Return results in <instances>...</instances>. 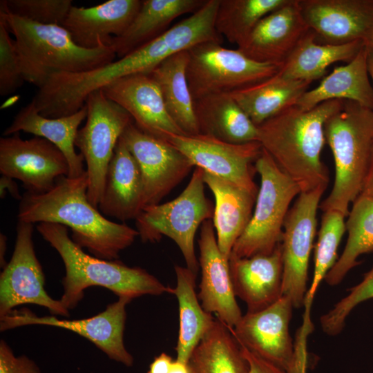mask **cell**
Returning <instances> with one entry per match:
<instances>
[{
	"mask_svg": "<svg viewBox=\"0 0 373 373\" xmlns=\"http://www.w3.org/2000/svg\"><path fill=\"white\" fill-rule=\"evenodd\" d=\"M87 173L75 178H59L42 194L26 191L20 200L18 220L28 223L52 222L69 227L72 240L91 255L115 260L139 236L137 229L106 218L88 198Z\"/></svg>",
	"mask_w": 373,
	"mask_h": 373,
	"instance_id": "1",
	"label": "cell"
},
{
	"mask_svg": "<svg viewBox=\"0 0 373 373\" xmlns=\"http://www.w3.org/2000/svg\"><path fill=\"white\" fill-rule=\"evenodd\" d=\"M343 102L328 100L308 110L294 105L258 126V142L301 192L327 186L329 173L321 160L324 125Z\"/></svg>",
	"mask_w": 373,
	"mask_h": 373,
	"instance_id": "2",
	"label": "cell"
},
{
	"mask_svg": "<svg viewBox=\"0 0 373 373\" xmlns=\"http://www.w3.org/2000/svg\"><path fill=\"white\" fill-rule=\"evenodd\" d=\"M37 229L64 262L66 273L60 300L68 310L75 308L83 298L84 290L93 286L106 288L118 297L131 300L144 295L173 294L174 288L164 285L142 268L86 254L69 237L64 225L40 222Z\"/></svg>",
	"mask_w": 373,
	"mask_h": 373,
	"instance_id": "3",
	"label": "cell"
},
{
	"mask_svg": "<svg viewBox=\"0 0 373 373\" xmlns=\"http://www.w3.org/2000/svg\"><path fill=\"white\" fill-rule=\"evenodd\" d=\"M15 44L26 82L38 88L59 73L95 70L115 61L111 46L86 49L73 41L62 26L35 23L0 8Z\"/></svg>",
	"mask_w": 373,
	"mask_h": 373,
	"instance_id": "4",
	"label": "cell"
},
{
	"mask_svg": "<svg viewBox=\"0 0 373 373\" xmlns=\"http://www.w3.org/2000/svg\"><path fill=\"white\" fill-rule=\"evenodd\" d=\"M325 142L334 157L332 189L319 204L324 212L337 211L345 217L350 203L361 194L373 153V111L344 100L324 125Z\"/></svg>",
	"mask_w": 373,
	"mask_h": 373,
	"instance_id": "5",
	"label": "cell"
},
{
	"mask_svg": "<svg viewBox=\"0 0 373 373\" xmlns=\"http://www.w3.org/2000/svg\"><path fill=\"white\" fill-rule=\"evenodd\" d=\"M204 171L195 167L186 186L175 199L147 206L135 220L144 242H156L162 236L179 247L186 267L198 274L200 268L194 240L200 225L213 216L214 207L204 193Z\"/></svg>",
	"mask_w": 373,
	"mask_h": 373,
	"instance_id": "6",
	"label": "cell"
},
{
	"mask_svg": "<svg viewBox=\"0 0 373 373\" xmlns=\"http://www.w3.org/2000/svg\"><path fill=\"white\" fill-rule=\"evenodd\" d=\"M254 166L260 176L254 210L230 257L249 258L272 253L281 243L289 205L301 192L263 148Z\"/></svg>",
	"mask_w": 373,
	"mask_h": 373,
	"instance_id": "7",
	"label": "cell"
},
{
	"mask_svg": "<svg viewBox=\"0 0 373 373\" xmlns=\"http://www.w3.org/2000/svg\"><path fill=\"white\" fill-rule=\"evenodd\" d=\"M187 51L186 76L194 100L254 85L274 76L280 68L252 60L238 49L222 46L219 41L204 42Z\"/></svg>",
	"mask_w": 373,
	"mask_h": 373,
	"instance_id": "8",
	"label": "cell"
},
{
	"mask_svg": "<svg viewBox=\"0 0 373 373\" xmlns=\"http://www.w3.org/2000/svg\"><path fill=\"white\" fill-rule=\"evenodd\" d=\"M85 104L86 122L79 129L75 145L86 164L88 198L98 208L106 173L115 146L126 128L133 120L125 109L108 99L102 89L90 93Z\"/></svg>",
	"mask_w": 373,
	"mask_h": 373,
	"instance_id": "9",
	"label": "cell"
},
{
	"mask_svg": "<svg viewBox=\"0 0 373 373\" xmlns=\"http://www.w3.org/2000/svg\"><path fill=\"white\" fill-rule=\"evenodd\" d=\"M327 187L300 192L285 218L281 241L283 296L294 308L303 306L307 292V271L316 235V213Z\"/></svg>",
	"mask_w": 373,
	"mask_h": 373,
	"instance_id": "10",
	"label": "cell"
},
{
	"mask_svg": "<svg viewBox=\"0 0 373 373\" xmlns=\"http://www.w3.org/2000/svg\"><path fill=\"white\" fill-rule=\"evenodd\" d=\"M32 233L33 224L18 222L12 257L0 275V317L24 304L39 305L52 315L68 317L69 310L44 289V274L35 254Z\"/></svg>",
	"mask_w": 373,
	"mask_h": 373,
	"instance_id": "11",
	"label": "cell"
},
{
	"mask_svg": "<svg viewBox=\"0 0 373 373\" xmlns=\"http://www.w3.org/2000/svg\"><path fill=\"white\" fill-rule=\"evenodd\" d=\"M126 297L108 305L98 314L84 319L66 320L56 316H38L27 308L14 309L0 317V330L5 332L17 327L40 325L72 331L92 342L111 360L126 367L133 365L134 358L124 343L126 319V305L131 301Z\"/></svg>",
	"mask_w": 373,
	"mask_h": 373,
	"instance_id": "12",
	"label": "cell"
},
{
	"mask_svg": "<svg viewBox=\"0 0 373 373\" xmlns=\"http://www.w3.org/2000/svg\"><path fill=\"white\" fill-rule=\"evenodd\" d=\"M164 140L182 153L194 166L257 195L252 164L262 151L260 142L237 144L203 134L173 133L167 134Z\"/></svg>",
	"mask_w": 373,
	"mask_h": 373,
	"instance_id": "13",
	"label": "cell"
},
{
	"mask_svg": "<svg viewBox=\"0 0 373 373\" xmlns=\"http://www.w3.org/2000/svg\"><path fill=\"white\" fill-rule=\"evenodd\" d=\"M121 138L141 171L144 208L160 203L194 166L177 149L164 140L145 133L134 122L126 128Z\"/></svg>",
	"mask_w": 373,
	"mask_h": 373,
	"instance_id": "14",
	"label": "cell"
},
{
	"mask_svg": "<svg viewBox=\"0 0 373 373\" xmlns=\"http://www.w3.org/2000/svg\"><path fill=\"white\" fill-rule=\"evenodd\" d=\"M68 171L64 153L43 137L23 140L17 133L0 138L1 174L20 180L28 193L49 191Z\"/></svg>",
	"mask_w": 373,
	"mask_h": 373,
	"instance_id": "15",
	"label": "cell"
},
{
	"mask_svg": "<svg viewBox=\"0 0 373 373\" xmlns=\"http://www.w3.org/2000/svg\"><path fill=\"white\" fill-rule=\"evenodd\" d=\"M293 308L291 300L283 296L265 309L247 312L228 327L241 346L287 372L295 354L289 329Z\"/></svg>",
	"mask_w": 373,
	"mask_h": 373,
	"instance_id": "16",
	"label": "cell"
},
{
	"mask_svg": "<svg viewBox=\"0 0 373 373\" xmlns=\"http://www.w3.org/2000/svg\"><path fill=\"white\" fill-rule=\"evenodd\" d=\"M298 4L321 44H365L373 30V0H298Z\"/></svg>",
	"mask_w": 373,
	"mask_h": 373,
	"instance_id": "17",
	"label": "cell"
},
{
	"mask_svg": "<svg viewBox=\"0 0 373 373\" xmlns=\"http://www.w3.org/2000/svg\"><path fill=\"white\" fill-rule=\"evenodd\" d=\"M101 89L145 133L162 140L169 133L185 135L169 115L160 88L149 73L129 75Z\"/></svg>",
	"mask_w": 373,
	"mask_h": 373,
	"instance_id": "18",
	"label": "cell"
},
{
	"mask_svg": "<svg viewBox=\"0 0 373 373\" xmlns=\"http://www.w3.org/2000/svg\"><path fill=\"white\" fill-rule=\"evenodd\" d=\"M201 281L198 299L202 308L229 327H233L242 314L236 300L229 260L221 253L212 220L201 225L198 240Z\"/></svg>",
	"mask_w": 373,
	"mask_h": 373,
	"instance_id": "19",
	"label": "cell"
},
{
	"mask_svg": "<svg viewBox=\"0 0 373 373\" xmlns=\"http://www.w3.org/2000/svg\"><path fill=\"white\" fill-rule=\"evenodd\" d=\"M298 0L264 17L238 50L252 60L281 66L309 31Z\"/></svg>",
	"mask_w": 373,
	"mask_h": 373,
	"instance_id": "20",
	"label": "cell"
},
{
	"mask_svg": "<svg viewBox=\"0 0 373 373\" xmlns=\"http://www.w3.org/2000/svg\"><path fill=\"white\" fill-rule=\"evenodd\" d=\"M142 1L109 0L97 6L70 8L62 26L78 46L95 49L111 46L121 36L139 12Z\"/></svg>",
	"mask_w": 373,
	"mask_h": 373,
	"instance_id": "21",
	"label": "cell"
},
{
	"mask_svg": "<svg viewBox=\"0 0 373 373\" xmlns=\"http://www.w3.org/2000/svg\"><path fill=\"white\" fill-rule=\"evenodd\" d=\"M229 265L235 295L245 303L247 312L265 309L283 296L281 243L270 254L231 256Z\"/></svg>",
	"mask_w": 373,
	"mask_h": 373,
	"instance_id": "22",
	"label": "cell"
},
{
	"mask_svg": "<svg viewBox=\"0 0 373 373\" xmlns=\"http://www.w3.org/2000/svg\"><path fill=\"white\" fill-rule=\"evenodd\" d=\"M98 208L104 216L122 222L136 220L144 208L141 171L121 137L107 169Z\"/></svg>",
	"mask_w": 373,
	"mask_h": 373,
	"instance_id": "23",
	"label": "cell"
},
{
	"mask_svg": "<svg viewBox=\"0 0 373 373\" xmlns=\"http://www.w3.org/2000/svg\"><path fill=\"white\" fill-rule=\"evenodd\" d=\"M86 116L87 107L84 104L73 115L58 118L46 117L39 114L31 101L17 113L3 136L23 131L48 140L66 157L69 166L68 177L75 178L86 173L84 157L76 152L75 141L79 126Z\"/></svg>",
	"mask_w": 373,
	"mask_h": 373,
	"instance_id": "24",
	"label": "cell"
},
{
	"mask_svg": "<svg viewBox=\"0 0 373 373\" xmlns=\"http://www.w3.org/2000/svg\"><path fill=\"white\" fill-rule=\"evenodd\" d=\"M203 175L215 198L212 222L217 243L222 254L229 260L236 242L251 220L257 195L205 171Z\"/></svg>",
	"mask_w": 373,
	"mask_h": 373,
	"instance_id": "25",
	"label": "cell"
},
{
	"mask_svg": "<svg viewBox=\"0 0 373 373\" xmlns=\"http://www.w3.org/2000/svg\"><path fill=\"white\" fill-rule=\"evenodd\" d=\"M367 57L368 49L364 45L351 61L335 68L318 86L307 90L296 106L308 110L325 101L341 99L356 102L373 111V84Z\"/></svg>",
	"mask_w": 373,
	"mask_h": 373,
	"instance_id": "26",
	"label": "cell"
},
{
	"mask_svg": "<svg viewBox=\"0 0 373 373\" xmlns=\"http://www.w3.org/2000/svg\"><path fill=\"white\" fill-rule=\"evenodd\" d=\"M206 1L144 0L131 24L121 36L113 37L111 46L122 58L162 35L175 19L196 12Z\"/></svg>",
	"mask_w": 373,
	"mask_h": 373,
	"instance_id": "27",
	"label": "cell"
},
{
	"mask_svg": "<svg viewBox=\"0 0 373 373\" xmlns=\"http://www.w3.org/2000/svg\"><path fill=\"white\" fill-rule=\"evenodd\" d=\"M200 134L231 144L258 141V130L229 93L194 100Z\"/></svg>",
	"mask_w": 373,
	"mask_h": 373,
	"instance_id": "28",
	"label": "cell"
},
{
	"mask_svg": "<svg viewBox=\"0 0 373 373\" xmlns=\"http://www.w3.org/2000/svg\"><path fill=\"white\" fill-rule=\"evenodd\" d=\"M187 50L167 58L149 74L157 82L166 111L185 135L200 134L187 76Z\"/></svg>",
	"mask_w": 373,
	"mask_h": 373,
	"instance_id": "29",
	"label": "cell"
},
{
	"mask_svg": "<svg viewBox=\"0 0 373 373\" xmlns=\"http://www.w3.org/2000/svg\"><path fill=\"white\" fill-rule=\"evenodd\" d=\"M364 45L362 41L342 45L321 44L317 41L314 32L309 30L280 66L278 73L288 79L312 83L323 77L331 64L351 61Z\"/></svg>",
	"mask_w": 373,
	"mask_h": 373,
	"instance_id": "30",
	"label": "cell"
},
{
	"mask_svg": "<svg viewBox=\"0 0 373 373\" xmlns=\"http://www.w3.org/2000/svg\"><path fill=\"white\" fill-rule=\"evenodd\" d=\"M310 84L286 78L278 73L229 94L258 126L284 109L296 105Z\"/></svg>",
	"mask_w": 373,
	"mask_h": 373,
	"instance_id": "31",
	"label": "cell"
},
{
	"mask_svg": "<svg viewBox=\"0 0 373 373\" xmlns=\"http://www.w3.org/2000/svg\"><path fill=\"white\" fill-rule=\"evenodd\" d=\"M177 285L173 294L178 301L179 330L176 360L188 363L195 347L212 327L215 318L198 301L195 292L197 274L186 267L175 265Z\"/></svg>",
	"mask_w": 373,
	"mask_h": 373,
	"instance_id": "32",
	"label": "cell"
},
{
	"mask_svg": "<svg viewBox=\"0 0 373 373\" xmlns=\"http://www.w3.org/2000/svg\"><path fill=\"white\" fill-rule=\"evenodd\" d=\"M190 373H248L249 364L229 328L218 318L189 359Z\"/></svg>",
	"mask_w": 373,
	"mask_h": 373,
	"instance_id": "33",
	"label": "cell"
},
{
	"mask_svg": "<svg viewBox=\"0 0 373 373\" xmlns=\"http://www.w3.org/2000/svg\"><path fill=\"white\" fill-rule=\"evenodd\" d=\"M345 227L348 236L344 250L324 279L331 286L339 284L360 264L359 256L373 251V200L359 195L349 211Z\"/></svg>",
	"mask_w": 373,
	"mask_h": 373,
	"instance_id": "34",
	"label": "cell"
},
{
	"mask_svg": "<svg viewBox=\"0 0 373 373\" xmlns=\"http://www.w3.org/2000/svg\"><path fill=\"white\" fill-rule=\"evenodd\" d=\"M289 0H220L215 28L230 43L241 45L259 21Z\"/></svg>",
	"mask_w": 373,
	"mask_h": 373,
	"instance_id": "35",
	"label": "cell"
},
{
	"mask_svg": "<svg viewBox=\"0 0 373 373\" xmlns=\"http://www.w3.org/2000/svg\"><path fill=\"white\" fill-rule=\"evenodd\" d=\"M345 216L337 211H324L315 246L313 278L305 298L303 325L312 327L310 309L319 285L337 260V251L346 231Z\"/></svg>",
	"mask_w": 373,
	"mask_h": 373,
	"instance_id": "36",
	"label": "cell"
},
{
	"mask_svg": "<svg viewBox=\"0 0 373 373\" xmlns=\"http://www.w3.org/2000/svg\"><path fill=\"white\" fill-rule=\"evenodd\" d=\"M73 7L71 0H1L6 12L41 24L62 26Z\"/></svg>",
	"mask_w": 373,
	"mask_h": 373,
	"instance_id": "37",
	"label": "cell"
},
{
	"mask_svg": "<svg viewBox=\"0 0 373 373\" xmlns=\"http://www.w3.org/2000/svg\"><path fill=\"white\" fill-rule=\"evenodd\" d=\"M373 298V266L365 274L363 280L349 289L348 294L320 318L324 333L336 336L343 330L345 320L350 312L359 304Z\"/></svg>",
	"mask_w": 373,
	"mask_h": 373,
	"instance_id": "38",
	"label": "cell"
},
{
	"mask_svg": "<svg viewBox=\"0 0 373 373\" xmlns=\"http://www.w3.org/2000/svg\"><path fill=\"white\" fill-rule=\"evenodd\" d=\"M22 69L15 40L4 17L0 15V94L5 96L15 92L24 83Z\"/></svg>",
	"mask_w": 373,
	"mask_h": 373,
	"instance_id": "39",
	"label": "cell"
},
{
	"mask_svg": "<svg viewBox=\"0 0 373 373\" xmlns=\"http://www.w3.org/2000/svg\"><path fill=\"white\" fill-rule=\"evenodd\" d=\"M0 373H41L37 364L26 355L16 356L8 344L0 342Z\"/></svg>",
	"mask_w": 373,
	"mask_h": 373,
	"instance_id": "40",
	"label": "cell"
},
{
	"mask_svg": "<svg viewBox=\"0 0 373 373\" xmlns=\"http://www.w3.org/2000/svg\"><path fill=\"white\" fill-rule=\"evenodd\" d=\"M241 348L249 364L248 373H286L283 370L265 361L247 348L242 346Z\"/></svg>",
	"mask_w": 373,
	"mask_h": 373,
	"instance_id": "41",
	"label": "cell"
},
{
	"mask_svg": "<svg viewBox=\"0 0 373 373\" xmlns=\"http://www.w3.org/2000/svg\"><path fill=\"white\" fill-rule=\"evenodd\" d=\"M173 361L170 355L162 352L153 358L146 373H169Z\"/></svg>",
	"mask_w": 373,
	"mask_h": 373,
	"instance_id": "42",
	"label": "cell"
},
{
	"mask_svg": "<svg viewBox=\"0 0 373 373\" xmlns=\"http://www.w3.org/2000/svg\"><path fill=\"white\" fill-rule=\"evenodd\" d=\"M9 193L12 197L17 200H21L18 185L15 179L1 175L0 178V196L4 198L6 193Z\"/></svg>",
	"mask_w": 373,
	"mask_h": 373,
	"instance_id": "43",
	"label": "cell"
},
{
	"mask_svg": "<svg viewBox=\"0 0 373 373\" xmlns=\"http://www.w3.org/2000/svg\"><path fill=\"white\" fill-rule=\"evenodd\" d=\"M360 195H365L373 200V153L370 167Z\"/></svg>",
	"mask_w": 373,
	"mask_h": 373,
	"instance_id": "44",
	"label": "cell"
},
{
	"mask_svg": "<svg viewBox=\"0 0 373 373\" xmlns=\"http://www.w3.org/2000/svg\"><path fill=\"white\" fill-rule=\"evenodd\" d=\"M169 373H190L188 363L174 360Z\"/></svg>",
	"mask_w": 373,
	"mask_h": 373,
	"instance_id": "45",
	"label": "cell"
},
{
	"mask_svg": "<svg viewBox=\"0 0 373 373\" xmlns=\"http://www.w3.org/2000/svg\"><path fill=\"white\" fill-rule=\"evenodd\" d=\"M7 238L4 234L0 235V265L1 267H4L6 265L5 260V254L6 249Z\"/></svg>",
	"mask_w": 373,
	"mask_h": 373,
	"instance_id": "46",
	"label": "cell"
},
{
	"mask_svg": "<svg viewBox=\"0 0 373 373\" xmlns=\"http://www.w3.org/2000/svg\"><path fill=\"white\" fill-rule=\"evenodd\" d=\"M367 49H368V57H367L368 70H369V74L371 78V81L373 84V50L369 49L368 48Z\"/></svg>",
	"mask_w": 373,
	"mask_h": 373,
	"instance_id": "47",
	"label": "cell"
},
{
	"mask_svg": "<svg viewBox=\"0 0 373 373\" xmlns=\"http://www.w3.org/2000/svg\"><path fill=\"white\" fill-rule=\"evenodd\" d=\"M365 45L370 50H373V30L370 37L365 42Z\"/></svg>",
	"mask_w": 373,
	"mask_h": 373,
	"instance_id": "48",
	"label": "cell"
}]
</instances>
